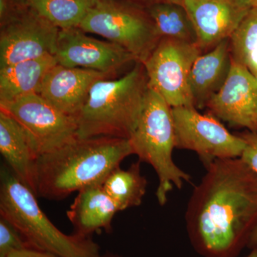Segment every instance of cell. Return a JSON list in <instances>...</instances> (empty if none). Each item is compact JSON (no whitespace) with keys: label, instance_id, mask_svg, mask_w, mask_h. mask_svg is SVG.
<instances>
[{"label":"cell","instance_id":"9c48e42d","mask_svg":"<svg viewBox=\"0 0 257 257\" xmlns=\"http://www.w3.org/2000/svg\"><path fill=\"white\" fill-rule=\"evenodd\" d=\"M28 134L38 152L53 151L77 138L75 118L64 114L37 93L0 106Z\"/></svg>","mask_w":257,"mask_h":257},{"label":"cell","instance_id":"e0dca14e","mask_svg":"<svg viewBox=\"0 0 257 257\" xmlns=\"http://www.w3.org/2000/svg\"><path fill=\"white\" fill-rule=\"evenodd\" d=\"M119 211L102 184H94L78 192L67 216L76 234L90 236L101 229L110 232L114 216Z\"/></svg>","mask_w":257,"mask_h":257},{"label":"cell","instance_id":"f1b7e54d","mask_svg":"<svg viewBox=\"0 0 257 257\" xmlns=\"http://www.w3.org/2000/svg\"><path fill=\"white\" fill-rule=\"evenodd\" d=\"M248 3L251 5V8H256L257 9V0H247Z\"/></svg>","mask_w":257,"mask_h":257},{"label":"cell","instance_id":"9a60e30c","mask_svg":"<svg viewBox=\"0 0 257 257\" xmlns=\"http://www.w3.org/2000/svg\"><path fill=\"white\" fill-rule=\"evenodd\" d=\"M0 152L10 170L36 194L38 152L21 125L3 109H0Z\"/></svg>","mask_w":257,"mask_h":257},{"label":"cell","instance_id":"d6986e66","mask_svg":"<svg viewBox=\"0 0 257 257\" xmlns=\"http://www.w3.org/2000/svg\"><path fill=\"white\" fill-rule=\"evenodd\" d=\"M141 162H134L127 170L116 167L106 177L102 187L119 211L139 207L147 192V179L141 172Z\"/></svg>","mask_w":257,"mask_h":257},{"label":"cell","instance_id":"ac0fdd59","mask_svg":"<svg viewBox=\"0 0 257 257\" xmlns=\"http://www.w3.org/2000/svg\"><path fill=\"white\" fill-rule=\"evenodd\" d=\"M57 64L55 56L46 55L0 68V106L39 94L47 72Z\"/></svg>","mask_w":257,"mask_h":257},{"label":"cell","instance_id":"8992f818","mask_svg":"<svg viewBox=\"0 0 257 257\" xmlns=\"http://www.w3.org/2000/svg\"><path fill=\"white\" fill-rule=\"evenodd\" d=\"M78 28L123 47L144 63L160 41L150 15L114 0H95Z\"/></svg>","mask_w":257,"mask_h":257},{"label":"cell","instance_id":"8fae6325","mask_svg":"<svg viewBox=\"0 0 257 257\" xmlns=\"http://www.w3.org/2000/svg\"><path fill=\"white\" fill-rule=\"evenodd\" d=\"M79 28L61 29L55 57L64 67L92 69L114 75L136 59L127 50L109 41L87 36Z\"/></svg>","mask_w":257,"mask_h":257},{"label":"cell","instance_id":"5bb4252c","mask_svg":"<svg viewBox=\"0 0 257 257\" xmlns=\"http://www.w3.org/2000/svg\"><path fill=\"white\" fill-rule=\"evenodd\" d=\"M111 76L92 69L57 64L47 72L39 94L64 114L76 118L94 84Z\"/></svg>","mask_w":257,"mask_h":257},{"label":"cell","instance_id":"277c9868","mask_svg":"<svg viewBox=\"0 0 257 257\" xmlns=\"http://www.w3.org/2000/svg\"><path fill=\"white\" fill-rule=\"evenodd\" d=\"M37 196L6 165L0 170V216L19 230L30 247L60 257H101L90 236L61 231L42 210Z\"/></svg>","mask_w":257,"mask_h":257},{"label":"cell","instance_id":"6da1fadb","mask_svg":"<svg viewBox=\"0 0 257 257\" xmlns=\"http://www.w3.org/2000/svg\"><path fill=\"white\" fill-rule=\"evenodd\" d=\"M206 169L186 209L189 241L202 257H238L257 225V175L240 158Z\"/></svg>","mask_w":257,"mask_h":257},{"label":"cell","instance_id":"f546056e","mask_svg":"<svg viewBox=\"0 0 257 257\" xmlns=\"http://www.w3.org/2000/svg\"><path fill=\"white\" fill-rule=\"evenodd\" d=\"M101 257H121V256H117V255H114V254H107V255H104V256H101Z\"/></svg>","mask_w":257,"mask_h":257},{"label":"cell","instance_id":"603a6c76","mask_svg":"<svg viewBox=\"0 0 257 257\" xmlns=\"http://www.w3.org/2000/svg\"><path fill=\"white\" fill-rule=\"evenodd\" d=\"M31 248L14 225L0 216V257H6L16 250Z\"/></svg>","mask_w":257,"mask_h":257},{"label":"cell","instance_id":"7c38bea8","mask_svg":"<svg viewBox=\"0 0 257 257\" xmlns=\"http://www.w3.org/2000/svg\"><path fill=\"white\" fill-rule=\"evenodd\" d=\"M206 108L218 119L257 133V79L232 60L226 82Z\"/></svg>","mask_w":257,"mask_h":257},{"label":"cell","instance_id":"ba28073f","mask_svg":"<svg viewBox=\"0 0 257 257\" xmlns=\"http://www.w3.org/2000/svg\"><path fill=\"white\" fill-rule=\"evenodd\" d=\"M202 50L197 44L162 38L144 62L149 87L172 108L194 106L189 79Z\"/></svg>","mask_w":257,"mask_h":257},{"label":"cell","instance_id":"52a82bcc","mask_svg":"<svg viewBox=\"0 0 257 257\" xmlns=\"http://www.w3.org/2000/svg\"><path fill=\"white\" fill-rule=\"evenodd\" d=\"M175 148L195 152L206 168L218 160L240 158L246 142L230 133L212 114L194 106L172 108Z\"/></svg>","mask_w":257,"mask_h":257},{"label":"cell","instance_id":"44dd1931","mask_svg":"<svg viewBox=\"0 0 257 257\" xmlns=\"http://www.w3.org/2000/svg\"><path fill=\"white\" fill-rule=\"evenodd\" d=\"M95 0H28V5L57 28H78Z\"/></svg>","mask_w":257,"mask_h":257},{"label":"cell","instance_id":"484cf974","mask_svg":"<svg viewBox=\"0 0 257 257\" xmlns=\"http://www.w3.org/2000/svg\"><path fill=\"white\" fill-rule=\"evenodd\" d=\"M247 248H250V249L257 248V225L254 229L253 230L252 233L250 235L247 243Z\"/></svg>","mask_w":257,"mask_h":257},{"label":"cell","instance_id":"3957f363","mask_svg":"<svg viewBox=\"0 0 257 257\" xmlns=\"http://www.w3.org/2000/svg\"><path fill=\"white\" fill-rule=\"evenodd\" d=\"M148 87L146 71L140 62L119 79L98 81L76 116L77 138L130 140L138 125Z\"/></svg>","mask_w":257,"mask_h":257},{"label":"cell","instance_id":"5b68a950","mask_svg":"<svg viewBox=\"0 0 257 257\" xmlns=\"http://www.w3.org/2000/svg\"><path fill=\"white\" fill-rule=\"evenodd\" d=\"M133 155L153 167L158 178L157 202L165 206L174 187L182 189L192 177L176 165L172 157L175 148L172 107L154 89L148 87L141 115L130 139Z\"/></svg>","mask_w":257,"mask_h":257},{"label":"cell","instance_id":"83f0119b","mask_svg":"<svg viewBox=\"0 0 257 257\" xmlns=\"http://www.w3.org/2000/svg\"><path fill=\"white\" fill-rule=\"evenodd\" d=\"M245 257H257V248L251 249V251L248 253L247 256Z\"/></svg>","mask_w":257,"mask_h":257},{"label":"cell","instance_id":"30bf717a","mask_svg":"<svg viewBox=\"0 0 257 257\" xmlns=\"http://www.w3.org/2000/svg\"><path fill=\"white\" fill-rule=\"evenodd\" d=\"M3 20L0 33V68L55 55L60 29L30 6L28 9L15 12Z\"/></svg>","mask_w":257,"mask_h":257},{"label":"cell","instance_id":"7a4b0ae2","mask_svg":"<svg viewBox=\"0 0 257 257\" xmlns=\"http://www.w3.org/2000/svg\"><path fill=\"white\" fill-rule=\"evenodd\" d=\"M132 155L130 140L126 139L77 137L39 156L37 197L62 200L89 186L102 184L106 177Z\"/></svg>","mask_w":257,"mask_h":257},{"label":"cell","instance_id":"4316f807","mask_svg":"<svg viewBox=\"0 0 257 257\" xmlns=\"http://www.w3.org/2000/svg\"><path fill=\"white\" fill-rule=\"evenodd\" d=\"M142 1L150 2L152 3H173L177 4H183L184 0H142Z\"/></svg>","mask_w":257,"mask_h":257},{"label":"cell","instance_id":"4fadbf2b","mask_svg":"<svg viewBox=\"0 0 257 257\" xmlns=\"http://www.w3.org/2000/svg\"><path fill=\"white\" fill-rule=\"evenodd\" d=\"M201 50L229 39L251 10L247 0H184Z\"/></svg>","mask_w":257,"mask_h":257},{"label":"cell","instance_id":"7402d4cb","mask_svg":"<svg viewBox=\"0 0 257 257\" xmlns=\"http://www.w3.org/2000/svg\"><path fill=\"white\" fill-rule=\"evenodd\" d=\"M231 59L257 79V9L251 8L229 38Z\"/></svg>","mask_w":257,"mask_h":257},{"label":"cell","instance_id":"cb8c5ba5","mask_svg":"<svg viewBox=\"0 0 257 257\" xmlns=\"http://www.w3.org/2000/svg\"><path fill=\"white\" fill-rule=\"evenodd\" d=\"M240 136L246 142L240 159L257 175V133L248 132Z\"/></svg>","mask_w":257,"mask_h":257},{"label":"cell","instance_id":"d4e9b609","mask_svg":"<svg viewBox=\"0 0 257 257\" xmlns=\"http://www.w3.org/2000/svg\"><path fill=\"white\" fill-rule=\"evenodd\" d=\"M6 257H60L53 253L40 251L32 248H24L12 251Z\"/></svg>","mask_w":257,"mask_h":257},{"label":"cell","instance_id":"2e32d148","mask_svg":"<svg viewBox=\"0 0 257 257\" xmlns=\"http://www.w3.org/2000/svg\"><path fill=\"white\" fill-rule=\"evenodd\" d=\"M231 59L229 39L223 40L194 62L189 85L194 107L202 109L224 85L230 70Z\"/></svg>","mask_w":257,"mask_h":257},{"label":"cell","instance_id":"ffe728a7","mask_svg":"<svg viewBox=\"0 0 257 257\" xmlns=\"http://www.w3.org/2000/svg\"><path fill=\"white\" fill-rule=\"evenodd\" d=\"M147 13L161 38L197 44V34L183 5L173 3H152Z\"/></svg>","mask_w":257,"mask_h":257}]
</instances>
